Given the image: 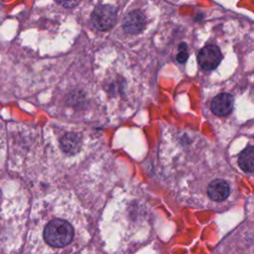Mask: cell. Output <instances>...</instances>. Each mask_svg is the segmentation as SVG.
Returning <instances> with one entry per match:
<instances>
[{"instance_id":"obj_1","label":"cell","mask_w":254,"mask_h":254,"mask_svg":"<svg viewBox=\"0 0 254 254\" xmlns=\"http://www.w3.org/2000/svg\"><path fill=\"white\" fill-rule=\"evenodd\" d=\"M74 235L72 225L61 218H56L50 221L44 229L45 241L55 248H62L69 244Z\"/></svg>"},{"instance_id":"obj_2","label":"cell","mask_w":254,"mask_h":254,"mask_svg":"<svg viewBox=\"0 0 254 254\" xmlns=\"http://www.w3.org/2000/svg\"><path fill=\"white\" fill-rule=\"evenodd\" d=\"M116 9L110 5H98L91 14V22L100 31H106L113 27L116 22Z\"/></svg>"},{"instance_id":"obj_3","label":"cell","mask_w":254,"mask_h":254,"mask_svg":"<svg viewBox=\"0 0 254 254\" xmlns=\"http://www.w3.org/2000/svg\"><path fill=\"white\" fill-rule=\"evenodd\" d=\"M222 60V55L218 47L214 45H206L201 48L197 54V62L199 66L205 70H211L218 66Z\"/></svg>"},{"instance_id":"obj_4","label":"cell","mask_w":254,"mask_h":254,"mask_svg":"<svg viewBox=\"0 0 254 254\" xmlns=\"http://www.w3.org/2000/svg\"><path fill=\"white\" fill-rule=\"evenodd\" d=\"M145 16L139 10L129 12L123 19L122 28L127 34H138L145 28Z\"/></svg>"},{"instance_id":"obj_5","label":"cell","mask_w":254,"mask_h":254,"mask_svg":"<svg viewBox=\"0 0 254 254\" xmlns=\"http://www.w3.org/2000/svg\"><path fill=\"white\" fill-rule=\"evenodd\" d=\"M233 96L227 92L217 94L211 101V111L217 116L228 115L233 108Z\"/></svg>"},{"instance_id":"obj_6","label":"cell","mask_w":254,"mask_h":254,"mask_svg":"<svg viewBox=\"0 0 254 254\" xmlns=\"http://www.w3.org/2000/svg\"><path fill=\"white\" fill-rule=\"evenodd\" d=\"M207 194L214 201L224 200L229 195V186L224 180H214L208 185Z\"/></svg>"},{"instance_id":"obj_7","label":"cell","mask_w":254,"mask_h":254,"mask_svg":"<svg viewBox=\"0 0 254 254\" xmlns=\"http://www.w3.org/2000/svg\"><path fill=\"white\" fill-rule=\"evenodd\" d=\"M238 165L245 172L254 171V146H249L240 153Z\"/></svg>"},{"instance_id":"obj_8","label":"cell","mask_w":254,"mask_h":254,"mask_svg":"<svg viewBox=\"0 0 254 254\" xmlns=\"http://www.w3.org/2000/svg\"><path fill=\"white\" fill-rule=\"evenodd\" d=\"M79 142L80 141H79L78 136L74 133H68L62 140V144H63L64 149L65 151H67L68 153L75 152L76 149L79 147Z\"/></svg>"},{"instance_id":"obj_9","label":"cell","mask_w":254,"mask_h":254,"mask_svg":"<svg viewBox=\"0 0 254 254\" xmlns=\"http://www.w3.org/2000/svg\"><path fill=\"white\" fill-rule=\"evenodd\" d=\"M59 5L64 7V8H73L77 6L80 2V0H55Z\"/></svg>"},{"instance_id":"obj_10","label":"cell","mask_w":254,"mask_h":254,"mask_svg":"<svg viewBox=\"0 0 254 254\" xmlns=\"http://www.w3.org/2000/svg\"><path fill=\"white\" fill-rule=\"evenodd\" d=\"M187 60H188V53L186 51V48L183 50L181 49V51L179 52V54L177 56V61L181 64H184V63H186Z\"/></svg>"}]
</instances>
